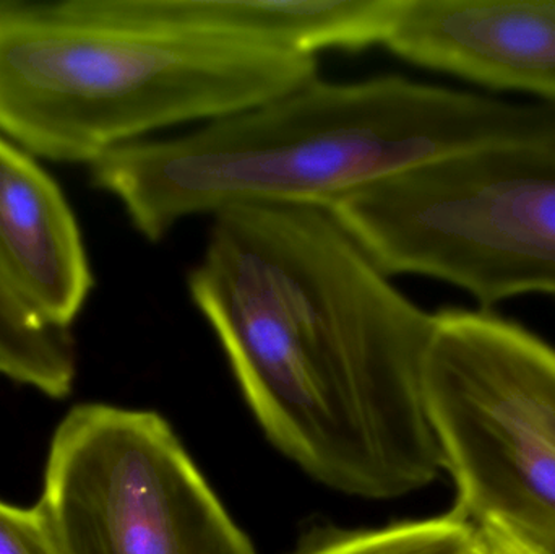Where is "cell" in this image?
<instances>
[{"label": "cell", "instance_id": "cell-3", "mask_svg": "<svg viewBox=\"0 0 555 554\" xmlns=\"http://www.w3.org/2000/svg\"><path fill=\"white\" fill-rule=\"evenodd\" d=\"M315 55L195 31L150 0H0V130L93 163L156 130L211 123L317 77Z\"/></svg>", "mask_w": 555, "mask_h": 554}, {"label": "cell", "instance_id": "cell-12", "mask_svg": "<svg viewBox=\"0 0 555 554\" xmlns=\"http://www.w3.org/2000/svg\"><path fill=\"white\" fill-rule=\"evenodd\" d=\"M0 554H61L38 504L22 510L0 501Z\"/></svg>", "mask_w": 555, "mask_h": 554}, {"label": "cell", "instance_id": "cell-11", "mask_svg": "<svg viewBox=\"0 0 555 554\" xmlns=\"http://www.w3.org/2000/svg\"><path fill=\"white\" fill-rule=\"evenodd\" d=\"M309 554H538L485 532L456 513L437 519L398 524L351 533Z\"/></svg>", "mask_w": 555, "mask_h": 554}, {"label": "cell", "instance_id": "cell-2", "mask_svg": "<svg viewBox=\"0 0 555 554\" xmlns=\"http://www.w3.org/2000/svg\"><path fill=\"white\" fill-rule=\"evenodd\" d=\"M555 146V104H518L380 75H317L184 136L117 146L91 163L145 240L240 205L330 208L398 172L498 146Z\"/></svg>", "mask_w": 555, "mask_h": 554}, {"label": "cell", "instance_id": "cell-5", "mask_svg": "<svg viewBox=\"0 0 555 554\" xmlns=\"http://www.w3.org/2000/svg\"><path fill=\"white\" fill-rule=\"evenodd\" d=\"M424 399L456 488L453 513L555 554V350L488 312L436 314Z\"/></svg>", "mask_w": 555, "mask_h": 554}, {"label": "cell", "instance_id": "cell-1", "mask_svg": "<svg viewBox=\"0 0 555 554\" xmlns=\"http://www.w3.org/2000/svg\"><path fill=\"white\" fill-rule=\"evenodd\" d=\"M189 295L270 441L320 484L395 500L439 477L424 399L436 314L309 205L215 215Z\"/></svg>", "mask_w": 555, "mask_h": 554}, {"label": "cell", "instance_id": "cell-6", "mask_svg": "<svg viewBox=\"0 0 555 554\" xmlns=\"http://www.w3.org/2000/svg\"><path fill=\"white\" fill-rule=\"evenodd\" d=\"M38 507L61 554H256L155 412L72 409Z\"/></svg>", "mask_w": 555, "mask_h": 554}, {"label": "cell", "instance_id": "cell-9", "mask_svg": "<svg viewBox=\"0 0 555 554\" xmlns=\"http://www.w3.org/2000/svg\"><path fill=\"white\" fill-rule=\"evenodd\" d=\"M162 18L195 31L315 55L385 44L401 0H150Z\"/></svg>", "mask_w": 555, "mask_h": 554}, {"label": "cell", "instance_id": "cell-7", "mask_svg": "<svg viewBox=\"0 0 555 554\" xmlns=\"http://www.w3.org/2000/svg\"><path fill=\"white\" fill-rule=\"evenodd\" d=\"M384 46L420 67L555 104V0H401Z\"/></svg>", "mask_w": 555, "mask_h": 554}, {"label": "cell", "instance_id": "cell-10", "mask_svg": "<svg viewBox=\"0 0 555 554\" xmlns=\"http://www.w3.org/2000/svg\"><path fill=\"white\" fill-rule=\"evenodd\" d=\"M0 374L62 399L75 377L70 328L46 324L0 270Z\"/></svg>", "mask_w": 555, "mask_h": 554}, {"label": "cell", "instance_id": "cell-8", "mask_svg": "<svg viewBox=\"0 0 555 554\" xmlns=\"http://www.w3.org/2000/svg\"><path fill=\"white\" fill-rule=\"evenodd\" d=\"M0 270L25 305L57 328H70L94 286L80 228L61 189L2 137Z\"/></svg>", "mask_w": 555, "mask_h": 554}, {"label": "cell", "instance_id": "cell-4", "mask_svg": "<svg viewBox=\"0 0 555 554\" xmlns=\"http://www.w3.org/2000/svg\"><path fill=\"white\" fill-rule=\"evenodd\" d=\"M391 275L494 306L555 296V146L478 150L398 172L326 208Z\"/></svg>", "mask_w": 555, "mask_h": 554}]
</instances>
